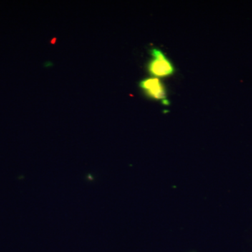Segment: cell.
Listing matches in <instances>:
<instances>
[{"instance_id":"6da1fadb","label":"cell","mask_w":252,"mask_h":252,"mask_svg":"<svg viewBox=\"0 0 252 252\" xmlns=\"http://www.w3.org/2000/svg\"><path fill=\"white\" fill-rule=\"evenodd\" d=\"M153 59L149 63L148 70L155 77H168L175 72V67L160 50H152Z\"/></svg>"},{"instance_id":"7a4b0ae2","label":"cell","mask_w":252,"mask_h":252,"mask_svg":"<svg viewBox=\"0 0 252 252\" xmlns=\"http://www.w3.org/2000/svg\"><path fill=\"white\" fill-rule=\"evenodd\" d=\"M140 87L149 97L156 99H165L166 91L158 78H150L141 81Z\"/></svg>"}]
</instances>
